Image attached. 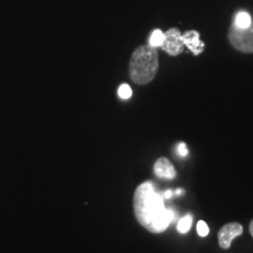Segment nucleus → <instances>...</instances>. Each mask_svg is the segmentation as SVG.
<instances>
[{
    "label": "nucleus",
    "mask_w": 253,
    "mask_h": 253,
    "mask_svg": "<svg viewBox=\"0 0 253 253\" xmlns=\"http://www.w3.org/2000/svg\"><path fill=\"white\" fill-rule=\"evenodd\" d=\"M192 225V216L191 214H186L177 223V230H178L179 233H186L188 231L191 229Z\"/></svg>",
    "instance_id": "10"
},
{
    "label": "nucleus",
    "mask_w": 253,
    "mask_h": 253,
    "mask_svg": "<svg viewBox=\"0 0 253 253\" xmlns=\"http://www.w3.org/2000/svg\"><path fill=\"white\" fill-rule=\"evenodd\" d=\"M182 40L184 46L188 47V49L194 55H199L204 52L205 45L201 40V36L197 31H186L184 34H182Z\"/></svg>",
    "instance_id": "6"
},
{
    "label": "nucleus",
    "mask_w": 253,
    "mask_h": 253,
    "mask_svg": "<svg viewBox=\"0 0 253 253\" xmlns=\"http://www.w3.org/2000/svg\"><path fill=\"white\" fill-rule=\"evenodd\" d=\"M157 49L149 45L138 46L131 54L129 62V75L136 84H148L156 77L158 72Z\"/></svg>",
    "instance_id": "2"
},
{
    "label": "nucleus",
    "mask_w": 253,
    "mask_h": 253,
    "mask_svg": "<svg viewBox=\"0 0 253 253\" xmlns=\"http://www.w3.org/2000/svg\"><path fill=\"white\" fill-rule=\"evenodd\" d=\"M134 212L138 223L151 233H162L175 220L176 214L164 205V198L151 182H144L136 188Z\"/></svg>",
    "instance_id": "1"
},
{
    "label": "nucleus",
    "mask_w": 253,
    "mask_h": 253,
    "mask_svg": "<svg viewBox=\"0 0 253 253\" xmlns=\"http://www.w3.org/2000/svg\"><path fill=\"white\" fill-rule=\"evenodd\" d=\"M118 93H119V96L121 97L122 100H128V99H130V97H131L132 90H131V88H130V86H129V84H123L119 87Z\"/></svg>",
    "instance_id": "11"
},
{
    "label": "nucleus",
    "mask_w": 253,
    "mask_h": 253,
    "mask_svg": "<svg viewBox=\"0 0 253 253\" xmlns=\"http://www.w3.org/2000/svg\"><path fill=\"white\" fill-rule=\"evenodd\" d=\"M176 151H177V154H178V156H181V157H186L189 154V150H188V148H186V144L184 143V142L178 143V145H177V148H176Z\"/></svg>",
    "instance_id": "13"
},
{
    "label": "nucleus",
    "mask_w": 253,
    "mask_h": 253,
    "mask_svg": "<svg viewBox=\"0 0 253 253\" xmlns=\"http://www.w3.org/2000/svg\"><path fill=\"white\" fill-rule=\"evenodd\" d=\"M232 24L236 25V26L239 28H246V27L251 26V24H252L251 15H250L246 11L237 12L235 15V20H233Z\"/></svg>",
    "instance_id": "8"
},
{
    "label": "nucleus",
    "mask_w": 253,
    "mask_h": 253,
    "mask_svg": "<svg viewBox=\"0 0 253 253\" xmlns=\"http://www.w3.org/2000/svg\"><path fill=\"white\" fill-rule=\"evenodd\" d=\"M184 43L182 40V34L178 28L172 27L164 33V41L161 46L164 52L171 56H177L184 50Z\"/></svg>",
    "instance_id": "4"
},
{
    "label": "nucleus",
    "mask_w": 253,
    "mask_h": 253,
    "mask_svg": "<svg viewBox=\"0 0 253 253\" xmlns=\"http://www.w3.org/2000/svg\"><path fill=\"white\" fill-rule=\"evenodd\" d=\"M173 196V191L172 190H167L166 192H164V194H162V197L164 198V199H170Z\"/></svg>",
    "instance_id": "14"
},
{
    "label": "nucleus",
    "mask_w": 253,
    "mask_h": 253,
    "mask_svg": "<svg viewBox=\"0 0 253 253\" xmlns=\"http://www.w3.org/2000/svg\"><path fill=\"white\" fill-rule=\"evenodd\" d=\"M210 232V229H209L208 224L205 223L204 220H199L197 223V233L201 237H207Z\"/></svg>",
    "instance_id": "12"
},
{
    "label": "nucleus",
    "mask_w": 253,
    "mask_h": 253,
    "mask_svg": "<svg viewBox=\"0 0 253 253\" xmlns=\"http://www.w3.org/2000/svg\"><path fill=\"white\" fill-rule=\"evenodd\" d=\"M227 37L235 49L243 53H253V23L246 28H239L232 24Z\"/></svg>",
    "instance_id": "3"
},
{
    "label": "nucleus",
    "mask_w": 253,
    "mask_h": 253,
    "mask_svg": "<svg viewBox=\"0 0 253 253\" xmlns=\"http://www.w3.org/2000/svg\"><path fill=\"white\" fill-rule=\"evenodd\" d=\"M250 232H251V236L253 237V220L250 223Z\"/></svg>",
    "instance_id": "15"
},
{
    "label": "nucleus",
    "mask_w": 253,
    "mask_h": 253,
    "mask_svg": "<svg viewBox=\"0 0 253 253\" xmlns=\"http://www.w3.org/2000/svg\"><path fill=\"white\" fill-rule=\"evenodd\" d=\"M154 172L158 178L173 179L177 175L175 167L167 157H161L154 164Z\"/></svg>",
    "instance_id": "7"
},
{
    "label": "nucleus",
    "mask_w": 253,
    "mask_h": 253,
    "mask_svg": "<svg viewBox=\"0 0 253 253\" xmlns=\"http://www.w3.org/2000/svg\"><path fill=\"white\" fill-rule=\"evenodd\" d=\"M164 41V33L161 30H155L153 33L150 34L149 38V46L154 47V48H158L162 46Z\"/></svg>",
    "instance_id": "9"
},
{
    "label": "nucleus",
    "mask_w": 253,
    "mask_h": 253,
    "mask_svg": "<svg viewBox=\"0 0 253 253\" xmlns=\"http://www.w3.org/2000/svg\"><path fill=\"white\" fill-rule=\"evenodd\" d=\"M243 225L239 223H227L218 232V244L221 249H229L232 240L243 233Z\"/></svg>",
    "instance_id": "5"
}]
</instances>
